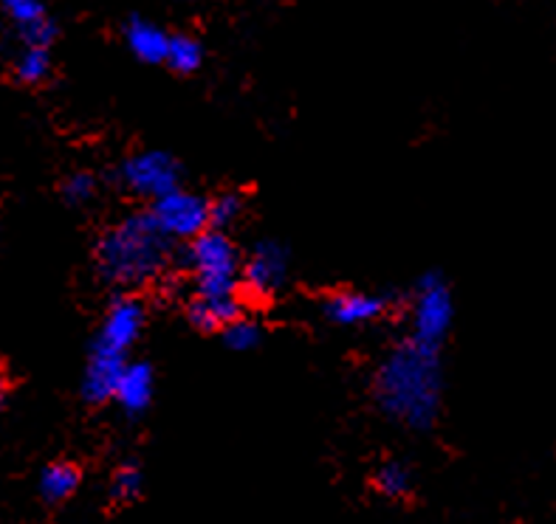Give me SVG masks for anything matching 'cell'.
I'll list each match as a JSON object with an SVG mask.
<instances>
[{
  "label": "cell",
  "mask_w": 556,
  "mask_h": 524,
  "mask_svg": "<svg viewBox=\"0 0 556 524\" xmlns=\"http://www.w3.org/2000/svg\"><path fill=\"white\" fill-rule=\"evenodd\" d=\"M286 277H289V252H286V245L275 243V240H263L254 245L249 257L243 259V271H240V282L254 296L277 294Z\"/></svg>",
  "instance_id": "obj_8"
},
{
  "label": "cell",
  "mask_w": 556,
  "mask_h": 524,
  "mask_svg": "<svg viewBox=\"0 0 556 524\" xmlns=\"http://www.w3.org/2000/svg\"><path fill=\"white\" fill-rule=\"evenodd\" d=\"M3 404H7V384L0 381V409H3Z\"/></svg>",
  "instance_id": "obj_23"
},
{
  "label": "cell",
  "mask_w": 556,
  "mask_h": 524,
  "mask_svg": "<svg viewBox=\"0 0 556 524\" xmlns=\"http://www.w3.org/2000/svg\"><path fill=\"white\" fill-rule=\"evenodd\" d=\"M153 392H155L153 367L144 361H130L125 363V370H122L113 400L122 406V412L141 414L150 404H153Z\"/></svg>",
  "instance_id": "obj_12"
},
{
  "label": "cell",
  "mask_w": 556,
  "mask_h": 524,
  "mask_svg": "<svg viewBox=\"0 0 556 524\" xmlns=\"http://www.w3.org/2000/svg\"><path fill=\"white\" fill-rule=\"evenodd\" d=\"M187 268L192 271L195 294H238L243 259L226 231L206 229L192 238L187 245Z\"/></svg>",
  "instance_id": "obj_3"
},
{
  "label": "cell",
  "mask_w": 556,
  "mask_h": 524,
  "mask_svg": "<svg viewBox=\"0 0 556 524\" xmlns=\"http://www.w3.org/2000/svg\"><path fill=\"white\" fill-rule=\"evenodd\" d=\"M141 471L136 465H122L116 474H113V483H111V499L119 504H130L141 497Z\"/></svg>",
  "instance_id": "obj_21"
},
{
  "label": "cell",
  "mask_w": 556,
  "mask_h": 524,
  "mask_svg": "<svg viewBox=\"0 0 556 524\" xmlns=\"http://www.w3.org/2000/svg\"><path fill=\"white\" fill-rule=\"evenodd\" d=\"M148 322V310L136 296H119L108 308L105 319L99 324L97 342H93V353H105V356L125 358L134 344L139 342L141 330Z\"/></svg>",
  "instance_id": "obj_7"
},
{
  "label": "cell",
  "mask_w": 556,
  "mask_h": 524,
  "mask_svg": "<svg viewBox=\"0 0 556 524\" xmlns=\"http://www.w3.org/2000/svg\"><path fill=\"white\" fill-rule=\"evenodd\" d=\"M7 14L21 28V37L26 46H46L56 37V26L49 21V14L42 9L40 0H0Z\"/></svg>",
  "instance_id": "obj_13"
},
{
  "label": "cell",
  "mask_w": 556,
  "mask_h": 524,
  "mask_svg": "<svg viewBox=\"0 0 556 524\" xmlns=\"http://www.w3.org/2000/svg\"><path fill=\"white\" fill-rule=\"evenodd\" d=\"M153 217L169 240H192L210 229V201L176 187L153 201Z\"/></svg>",
  "instance_id": "obj_6"
},
{
  "label": "cell",
  "mask_w": 556,
  "mask_h": 524,
  "mask_svg": "<svg viewBox=\"0 0 556 524\" xmlns=\"http://www.w3.org/2000/svg\"><path fill=\"white\" fill-rule=\"evenodd\" d=\"M125 363V358L105 356V353H93L91 349V358H88L83 378V398L91 406H102L113 400Z\"/></svg>",
  "instance_id": "obj_11"
},
{
  "label": "cell",
  "mask_w": 556,
  "mask_h": 524,
  "mask_svg": "<svg viewBox=\"0 0 556 524\" xmlns=\"http://www.w3.org/2000/svg\"><path fill=\"white\" fill-rule=\"evenodd\" d=\"M220 333H224L226 347L235 349V353H249V349H254L263 342V328L254 319H247V316L232 319Z\"/></svg>",
  "instance_id": "obj_19"
},
{
  "label": "cell",
  "mask_w": 556,
  "mask_h": 524,
  "mask_svg": "<svg viewBox=\"0 0 556 524\" xmlns=\"http://www.w3.org/2000/svg\"><path fill=\"white\" fill-rule=\"evenodd\" d=\"M388 296L367 294V291H337L325 296L323 316L339 328H365L388 314Z\"/></svg>",
  "instance_id": "obj_9"
},
{
  "label": "cell",
  "mask_w": 556,
  "mask_h": 524,
  "mask_svg": "<svg viewBox=\"0 0 556 524\" xmlns=\"http://www.w3.org/2000/svg\"><path fill=\"white\" fill-rule=\"evenodd\" d=\"M51 74V56L46 46H26L17 60V79L26 85L46 82Z\"/></svg>",
  "instance_id": "obj_18"
},
{
  "label": "cell",
  "mask_w": 556,
  "mask_h": 524,
  "mask_svg": "<svg viewBox=\"0 0 556 524\" xmlns=\"http://www.w3.org/2000/svg\"><path fill=\"white\" fill-rule=\"evenodd\" d=\"M452 319H455V302H452V291L441 273H427L416 287V299H413V338L430 344V347H441L446 342L452 330Z\"/></svg>",
  "instance_id": "obj_4"
},
{
  "label": "cell",
  "mask_w": 556,
  "mask_h": 524,
  "mask_svg": "<svg viewBox=\"0 0 556 524\" xmlns=\"http://www.w3.org/2000/svg\"><path fill=\"white\" fill-rule=\"evenodd\" d=\"M243 206H247V197L240 192H224L215 201H210V229H232L243 215Z\"/></svg>",
  "instance_id": "obj_20"
},
{
  "label": "cell",
  "mask_w": 556,
  "mask_h": 524,
  "mask_svg": "<svg viewBox=\"0 0 556 524\" xmlns=\"http://www.w3.org/2000/svg\"><path fill=\"white\" fill-rule=\"evenodd\" d=\"M173 259V240L159 229L153 212L122 217L97 243V271L113 287L136 291L155 282Z\"/></svg>",
  "instance_id": "obj_2"
},
{
  "label": "cell",
  "mask_w": 556,
  "mask_h": 524,
  "mask_svg": "<svg viewBox=\"0 0 556 524\" xmlns=\"http://www.w3.org/2000/svg\"><path fill=\"white\" fill-rule=\"evenodd\" d=\"M119 183L136 197H155L167 195L169 189L181 187V167L169 153L164 150H148V153H136L125 158L119 167Z\"/></svg>",
  "instance_id": "obj_5"
},
{
  "label": "cell",
  "mask_w": 556,
  "mask_h": 524,
  "mask_svg": "<svg viewBox=\"0 0 556 524\" xmlns=\"http://www.w3.org/2000/svg\"><path fill=\"white\" fill-rule=\"evenodd\" d=\"M164 63L176 71V74H195L201 68V63H204V49H201V42L195 37L173 35L169 37Z\"/></svg>",
  "instance_id": "obj_16"
},
{
  "label": "cell",
  "mask_w": 556,
  "mask_h": 524,
  "mask_svg": "<svg viewBox=\"0 0 556 524\" xmlns=\"http://www.w3.org/2000/svg\"><path fill=\"white\" fill-rule=\"evenodd\" d=\"M79 483H83V471L74 462H51L40 474V497L49 504H63L77 494Z\"/></svg>",
  "instance_id": "obj_15"
},
{
  "label": "cell",
  "mask_w": 556,
  "mask_h": 524,
  "mask_svg": "<svg viewBox=\"0 0 556 524\" xmlns=\"http://www.w3.org/2000/svg\"><path fill=\"white\" fill-rule=\"evenodd\" d=\"M97 195V178L91 172H77L71 175L68 181L63 183V197L74 206H83V203L93 201Z\"/></svg>",
  "instance_id": "obj_22"
},
{
  "label": "cell",
  "mask_w": 556,
  "mask_h": 524,
  "mask_svg": "<svg viewBox=\"0 0 556 524\" xmlns=\"http://www.w3.org/2000/svg\"><path fill=\"white\" fill-rule=\"evenodd\" d=\"M379 412L395 426L424 432L435 426L444 398V372L438 347L407 338L379 363L374 381Z\"/></svg>",
  "instance_id": "obj_1"
},
{
  "label": "cell",
  "mask_w": 556,
  "mask_h": 524,
  "mask_svg": "<svg viewBox=\"0 0 556 524\" xmlns=\"http://www.w3.org/2000/svg\"><path fill=\"white\" fill-rule=\"evenodd\" d=\"M376 490H379L384 499L399 502V499H404L409 490H413V474H409V469L404 465V462L399 460L384 462V465L376 471Z\"/></svg>",
  "instance_id": "obj_17"
},
{
  "label": "cell",
  "mask_w": 556,
  "mask_h": 524,
  "mask_svg": "<svg viewBox=\"0 0 556 524\" xmlns=\"http://www.w3.org/2000/svg\"><path fill=\"white\" fill-rule=\"evenodd\" d=\"M243 316V305H240L238 294H218V296H204L195 294L192 302L187 305V319L195 330L201 333H215L224 330L226 324Z\"/></svg>",
  "instance_id": "obj_10"
},
{
  "label": "cell",
  "mask_w": 556,
  "mask_h": 524,
  "mask_svg": "<svg viewBox=\"0 0 556 524\" xmlns=\"http://www.w3.org/2000/svg\"><path fill=\"white\" fill-rule=\"evenodd\" d=\"M125 40H127V49L134 51L141 63L159 65V63H164V56H167L169 35L164 31L162 26H155V23H150V21H141V17H136V21L127 23Z\"/></svg>",
  "instance_id": "obj_14"
}]
</instances>
